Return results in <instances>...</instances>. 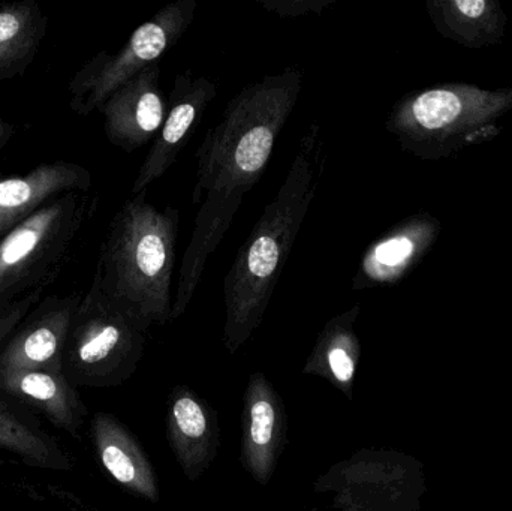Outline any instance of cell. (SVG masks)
<instances>
[{
	"instance_id": "5bb4252c",
	"label": "cell",
	"mask_w": 512,
	"mask_h": 511,
	"mask_svg": "<svg viewBox=\"0 0 512 511\" xmlns=\"http://www.w3.org/2000/svg\"><path fill=\"white\" fill-rule=\"evenodd\" d=\"M420 240L414 227H405L373 243L360 261L352 287L361 290L399 278L418 254Z\"/></svg>"
},
{
	"instance_id": "5b68a950",
	"label": "cell",
	"mask_w": 512,
	"mask_h": 511,
	"mask_svg": "<svg viewBox=\"0 0 512 511\" xmlns=\"http://www.w3.org/2000/svg\"><path fill=\"white\" fill-rule=\"evenodd\" d=\"M216 95L218 87L206 75L192 71L176 75L173 90L168 96L167 116L135 177L132 194L147 191L176 164Z\"/></svg>"
},
{
	"instance_id": "ba28073f",
	"label": "cell",
	"mask_w": 512,
	"mask_h": 511,
	"mask_svg": "<svg viewBox=\"0 0 512 511\" xmlns=\"http://www.w3.org/2000/svg\"><path fill=\"white\" fill-rule=\"evenodd\" d=\"M283 410L271 384L252 375L243 410V464L258 482L273 474L283 441Z\"/></svg>"
},
{
	"instance_id": "30bf717a",
	"label": "cell",
	"mask_w": 512,
	"mask_h": 511,
	"mask_svg": "<svg viewBox=\"0 0 512 511\" xmlns=\"http://www.w3.org/2000/svg\"><path fill=\"white\" fill-rule=\"evenodd\" d=\"M0 386L9 395L35 405L57 426L75 432L83 405L62 374L44 371H0Z\"/></svg>"
},
{
	"instance_id": "6da1fadb",
	"label": "cell",
	"mask_w": 512,
	"mask_h": 511,
	"mask_svg": "<svg viewBox=\"0 0 512 511\" xmlns=\"http://www.w3.org/2000/svg\"><path fill=\"white\" fill-rule=\"evenodd\" d=\"M301 89L303 72L297 66L264 75L231 98L204 135L192 191L194 230L180 266L171 320L185 314L243 198L261 180Z\"/></svg>"
},
{
	"instance_id": "9a60e30c",
	"label": "cell",
	"mask_w": 512,
	"mask_h": 511,
	"mask_svg": "<svg viewBox=\"0 0 512 511\" xmlns=\"http://www.w3.org/2000/svg\"><path fill=\"white\" fill-rule=\"evenodd\" d=\"M357 315L358 308H354L331 320L325 326L313 354L316 366L324 368L325 372H328V375L345 390H348L354 381L360 354V345L354 333Z\"/></svg>"
},
{
	"instance_id": "8992f818",
	"label": "cell",
	"mask_w": 512,
	"mask_h": 511,
	"mask_svg": "<svg viewBox=\"0 0 512 511\" xmlns=\"http://www.w3.org/2000/svg\"><path fill=\"white\" fill-rule=\"evenodd\" d=\"M93 317L81 327L72 348L71 363L78 380L108 378L143 344L146 327L99 296L93 305Z\"/></svg>"
},
{
	"instance_id": "ac0fdd59",
	"label": "cell",
	"mask_w": 512,
	"mask_h": 511,
	"mask_svg": "<svg viewBox=\"0 0 512 511\" xmlns=\"http://www.w3.org/2000/svg\"><path fill=\"white\" fill-rule=\"evenodd\" d=\"M334 0H258L259 5L280 17L321 14Z\"/></svg>"
},
{
	"instance_id": "3957f363",
	"label": "cell",
	"mask_w": 512,
	"mask_h": 511,
	"mask_svg": "<svg viewBox=\"0 0 512 511\" xmlns=\"http://www.w3.org/2000/svg\"><path fill=\"white\" fill-rule=\"evenodd\" d=\"M179 225V209H161L143 191L126 201L105 248L102 296L146 329L173 314Z\"/></svg>"
},
{
	"instance_id": "9c48e42d",
	"label": "cell",
	"mask_w": 512,
	"mask_h": 511,
	"mask_svg": "<svg viewBox=\"0 0 512 511\" xmlns=\"http://www.w3.org/2000/svg\"><path fill=\"white\" fill-rule=\"evenodd\" d=\"M93 438L102 465L116 482L146 500L158 501V485L152 465L122 425L99 414L93 420Z\"/></svg>"
},
{
	"instance_id": "e0dca14e",
	"label": "cell",
	"mask_w": 512,
	"mask_h": 511,
	"mask_svg": "<svg viewBox=\"0 0 512 511\" xmlns=\"http://www.w3.org/2000/svg\"><path fill=\"white\" fill-rule=\"evenodd\" d=\"M56 209H45L15 228L0 245V282L11 278L35 257L56 221Z\"/></svg>"
},
{
	"instance_id": "277c9868",
	"label": "cell",
	"mask_w": 512,
	"mask_h": 511,
	"mask_svg": "<svg viewBox=\"0 0 512 511\" xmlns=\"http://www.w3.org/2000/svg\"><path fill=\"white\" fill-rule=\"evenodd\" d=\"M195 15L197 0H176L141 24L125 47L116 56L102 60L98 71L90 77L89 107L104 105L123 84L153 63H161L162 56L188 32Z\"/></svg>"
},
{
	"instance_id": "4fadbf2b",
	"label": "cell",
	"mask_w": 512,
	"mask_h": 511,
	"mask_svg": "<svg viewBox=\"0 0 512 511\" xmlns=\"http://www.w3.org/2000/svg\"><path fill=\"white\" fill-rule=\"evenodd\" d=\"M68 318L45 321L15 339L0 359V371H44L62 374L63 341Z\"/></svg>"
},
{
	"instance_id": "7c38bea8",
	"label": "cell",
	"mask_w": 512,
	"mask_h": 511,
	"mask_svg": "<svg viewBox=\"0 0 512 511\" xmlns=\"http://www.w3.org/2000/svg\"><path fill=\"white\" fill-rule=\"evenodd\" d=\"M87 183V174L69 165L42 167L24 179L0 182V231L35 209L48 195L72 185Z\"/></svg>"
},
{
	"instance_id": "8fae6325",
	"label": "cell",
	"mask_w": 512,
	"mask_h": 511,
	"mask_svg": "<svg viewBox=\"0 0 512 511\" xmlns=\"http://www.w3.org/2000/svg\"><path fill=\"white\" fill-rule=\"evenodd\" d=\"M171 446L191 479L200 476L210 461L212 426L206 408L192 393L182 390L174 396L170 407Z\"/></svg>"
},
{
	"instance_id": "d6986e66",
	"label": "cell",
	"mask_w": 512,
	"mask_h": 511,
	"mask_svg": "<svg viewBox=\"0 0 512 511\" xmlns=\"http://www.w3.org/2000/svg\"><path fill=\"white\" fill-rule=\"evenodd\" d=\"M23 21L14 12H0V54L8 51L20 38Z\"/></svg>"
},
{
	"instance_id": "7a4b0ae2",
	"label": "cell",
	"mask_w": 512,
	"mask_h": 511,
	"mask_svg": "<svg viewBox=\"0 0 512 511\" xmlns=\"http://www.w3.org/2000/svg\"><path fill=\"white\" fill-rule=\"evenodd\" d=\"M324 141L312 123L273 200L237 251L224 279L225 344L231 353L261 323L324 171Z\"/></svg>"
},
{
	"instance_id": "2e32d148",
	"label": "cell",
	"mask_w": 512,
	"mask_h": 511,
	"mask_svg": "<svg viewBox=\"0 0 512 511\" xmlns=\"http://www.w3.org/2000/svg\"><path fill=\"white\" fill-rule=\"evenodd\" d=\"M0 447L20 455L38 467L68 468V462L50 441L35 429L24 425L5 405L0 404Z\"/></svg>"
},
{
	"instance_id": "ffe728a7",
	"label": "cell",
	"mask_w": 512,
	"mask_h": 511,
	"mask_svg": "<svg viewBox=\"0 0 512 511\" xmlns=\"http://www.w3.org/2000/svg\"><path fill=\"white\" fill-rule=\"evenodd\" d=\"M15 321H17V318H0V341H2L3 336H5L6 333L9 332V329H11V327L14 326Z\"/></svg>"
},
{
	"instance_id": "52a82bcc",
	"label": "cell",
	"mask_w": 512,
	"mask_h": 511,
	"mask_svg": "<svg viewBox=\"0 0 512 511\" xmlns=\"http://www.w3.org/2000/svg\"><path fill=\"white\" fill-rule=\"evenodd\" d=\"M167 110L161 63H153L104 102L105 129L111 143L128 153L141 149L161 131Z\"/></svg>"
}]
</instances>
